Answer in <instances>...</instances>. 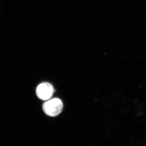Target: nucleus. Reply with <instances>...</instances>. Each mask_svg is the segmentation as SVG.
Segmentation results:
<instances>
[{"mask_svg":"<svg viewBox=\"0 0 146 146\" xmlns=\"http://www.w3.org/2000/svg\"><path fill=\"white\" fill-rule=\"evenodd\" d=\"M54 92L52 85L48 82H43L36 87V93L37 97L42 100L46 101L52 96Z\"/></svg>","mask_w":146,"mask_h":146,"instance_id":"nucleus-2","label":"nucleus"},{"mask_svg":"<svg viewBox=\"0 0 146 146\" xmlns=\"http://www.w3.org/2000/svg\"><path fill=\"white\" fill-rule=\"evenodd\" d=\"M63 108L62 101L57 98L48 100L43 105V110L45 114L52 117L59 115L62 112Z\"/></svg>","mask_w":146,"mask_h":146,"instance_id":"nucleus-1","label":"nucleus"}]
</instances>
